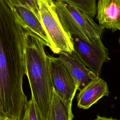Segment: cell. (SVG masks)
Instances as JSON below:
<instances>
[{"label":"cell","mask_w":120,"mask_h":120,"mask_svg":"<svg viewBox=\"0 0 120 120\" xmlns=\"http://www.w3.org/2000/svg\"><path fill=\"white\" fill-rule=\"evenodd\" d=\"M25 34L15 12L0 0V118L3 120H19L28 101L22 88Z\"/></svg>","instance_id":"cell-1"},{"label":"cell","mask_w":120,"mask_h":120,"mask_svg":"<svg viewBox=\"0 0 120 120\" xmlns=\"http://www.w3.org/2000/svg\"><path fill=\"white\" fill-rule=\"evenodd\" d=\"M26 73L33 99L44 120H46L51 105L53 87L47 59L41 39L25 30Z\"/></svg>","instance_id":"cell-2"},{"label":"cell","mask_w":120,"mask_h":120,"mask_svg":"<svg viewBox=\"0 0 120 120\" xmlns=\"http://www.w3.org/2000/svg\"><path fill=\"white\" fill-rule=\"evenodd\" d=\"M53 1L59 20L69 36H77L89 43L101 38L104 29L93 18L70 4L60 0Z\"/></svg>","instance_id":"cell-3"},{"label":"cell","mask_w":120,"mask_h":120,"mask_svg":"<svg viewBox=\"0 0 120 120\" xmlns=\"http://www.w3.org/2000/svg\"><path fill=\"white\" fill-rule=\"evenodd\" d=\"M41 22L51 44V50L55 54L72 52L74 48L71 37L63 29L55 11L52 0H38Z\"/></svg>","instance_id":"cell-4"},{"label":"cell","mask_w":120,"mask_h":120,"mask_svg":"<svg viewBox=\"0 0 120 120\" xmlns=\"http://www.w3.org/2000/svg\"><path fill=\"white\" fill-rule=\"evenodd\" d=\"M71 37L74 51L86 67L99 77L103 64L110 60L108 49L101 38L89 43L77 36Z\"/></svg>","instance_id":"cell-5"},{"label":"cell","mask_w":120,"mask_h":120,"mask_svg":"<svg viewBox=\"0 0 120 120\" xmlns=\"http://www.w3.org/2000/svg\"><path fill=\"white\" fill-rule=\"evenodd\" d=\"M53 90L64 100L72 103L77 87L75 82L59 58L47 55Z\"/></svg>","instance_id":"cell-6"},{"label":"cell","mask_w":120,"mask_h":120,"mask_svg":"<svg viewBox=\"0 0 120 120\" xmlns=\"http://www.w3.org/2000/svg\"><path fill=\"white\" fill-rule=\"evenodd\" d=\"M59 54V58L75 80L77 90L80 91L98 77L86 67L75 51L63 52Z\"/></svg>","instance_id":"cell-7"},{"label":"cell","mask_w":120,"mask_h":120,"mask_svg":"<svg viewBox=\"0 0 120 120\" xmlns=\"http://www.w3.org/2000/svg\"><path fill=\"white\" fill-rule=\"evenodd\" d=\"M97 14L103 29L120 30V0H98Z\"/></svg>","instance_id":"cell-8"},{"label":"cell","mask_w":120,"mask_h":120,"mask_svg":"<svg viewBox=\"0 0 120 120\" xmlns=\"http://www.w3.org/2000/svg\"><path fill=\"white\" fill-rule=\"evenodd\" d=\"M25 30H29L39 38L45 46L51 49V44L48 34L41 21L35 13L23 6H15L12 9Z\"/></svg>","instance_id":"cell-9"},{"label":"cell","mask_w":120,"mask_h":120,"mask_svg":"<svg viewBox=\"0 0 120 120\" xmlns=\"http://www.w3.org/2000/svg\"><path fill=\"white\" fill-rule=\"evenodd\" d=\"M109 94L106 82L98 77L79 91L77 96V106L88 109L104 96Z\"/></svg>","instance_id":"cell-10"},{"label":"cell","mask_w":120,"mask_h":120,"mask_svg":"<svg viewBox=\"0 0 120 120\" xmlns=\"http://www.w3.org/2000/svg\"><path fill=\"white\" fill-rule=\"evenodd\" d=\"M72 103L62 99L53 90L49 113L46 120H72Z\"/></svg>","instance_id":"cell-11"},{"label":"cell","mask_w":120,"mask_h":120,"mask_svg":"<svg viewBox=\"0 0 120 120\" xmlns=\"http://www.w3.org/2000/svg\"><path fill=\"white\" fill-rule=\"evenodd\" d=\"M60 0L70 4L93 18L97 14L96 0Z\"/></svg>","instance_id":"cell-12"},{"label":"cell","mask_w":120,"mask_h":120,"mask_svg":"<svg viewBox=\"0 0 120 120\" xmlns=\"http://www.w3.org/2000/svg\"><path fill=\"white\" fill-rule=\"evenodd\" d=\"M20 120H44L32 98L28 101Z\"/></svg>","instance_id":"cell-13"},{"label":"cell","mask_w":120,"mask_h":120,"mask_svg":"<svg viewBox=\"0 0 120 120\" xmlns=\"http://www.w3.org/2000/svg\"><path fill=\"white\" fill-rule=\"evenodd\" d=\"M8 5L12 9L15 6H23L33 11L38 18L41 21L38 0H4Z\"/></svg>","instance_id":"cell-14"},{"label":"cell","mask_w":120,"mask_h":120,"mask_svg":"<svg viewBox=\"0 0 120 120\" xmlns=\"http://www.w3.org/2000/svg\"><path fill=\"white\" fill-rule=\"evenodd\" d=\"M95 120H119L116 119H114L112 118H106L104 116H101L99 115H97L96 118L95 119Z\"/></svg>","instance_id":"cell-15"},{"label":"cell","mask_w":120,"mask_h":120,"mask_svg":"<svg viewBox=\"0 0 120 120\" xmlns=\"http://www.w3.org/2000/svg\"><path fill=\"white\" fill-rule=\"evenodd\" d=\"M119 43H120V38L119 39Z\"/></svg>","instance_id":"cell-16"},{"label":"cell","mask_w":120,"mask_h":120,"mask_svg":"<svg viewBox=\"0 0 120 120\" xmlns=\"http://www.w3.org/2000/svg\"><path fill=\"white\" fill-rule=\"evenodd\" d=\"M0 120H1V119H0Z\"/></svg>","instance_id":"cell-17"}]
</instances>
